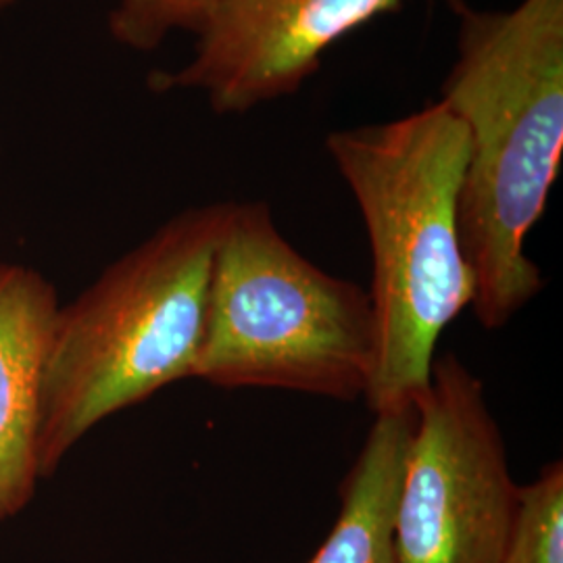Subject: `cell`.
Masks as SVG:
<instances>
[{
  "label": "cell",
  "mask_w": 563,
  "mask_h": 563,
  "mask_svg": "<svg viewBox=\"0 0 563 563\" xmlns=\"http://www.w3.org/2000/svg\"><path fill=\"white\" fill-rule=\"evenodd\" d=\"M376 365L367 290L309 262L262 201H230L192 378L363 399Z\"/></svg>",
  "instance_id": "4"
},
{
  "label": "cell",
  "mask_w": 563,
  "mask_h": 563,
  "mask_svg": "<svg viewBox=\"0 0 563 563\" xmlns=\"http://www.w3.org/2000/svg\"><path fill=\"white\" fill-rule=\"evenodd\" d=\"M220 0H115L109 13V32L115 41L151 53L174 32L201 34Z\"/></svg>",
  "instance_id": "10"
},
{
  "label": "cell",
  "mask_w": 563,
  "mask_h": 563,
  "mask_svg": "<svg viewBox=\"0 0 563 563\" xmlns=\"http://www.w3.org/2000/svg\"><path fill=\"white\" fill-rule=\"evenodd\" d=\"M416 409L374 413L362 451L339 484L332 530L307 563H397L395 518Z\"/></svg>",
  "instance_id": "8"
},
{
  "label": "cell",
  "mask_w": 563,
  "mask_h": 563,
  "mask_svg": "<svg viewBox=\"0 0 563 563\" xmlns=\"http://www.w3.org/2000/svg\"><path fill=\"white\" fill-rule=\"evenodd\" d=\"M501 563H563V465H544L523 484L520 511Z\"/></svg>",
  "instance_id": "9"
},
{
  "label": "cell",
  "mask_w": 563,
  "mask_h": 563,
  "mask_svg": "<svg viewBox=\"0 0 563 563\" xmlns=\"http://www.w3.org/2000/svg\"><path fill=\"white\" fill-rule=\"evenodd\" d=\"M402 0H220L178 71L155 74L159 92L195 90L220 115L290 97L325 53Z\"/></svg>",
  "instance_id": "6"
},
{
  "label": "cell",
  "mask_w": 563,
  "mask_h": 563,
  "mask_svg": "<svg viewBox=\"0 0 563 563\" xmlns=\"http://www.w3.org/2000/svg\"><path fill=\"white\" fill-rule=\"evenodd\" d=\"M11 2H15V0H0V9H4V7H9Z\"/></svg>",
  "instance_id": "11"
},
{
  "label": "cell",
  "mask_w": 563,
  "mask_h": 563,
  "mask_svg": "<svg viewBox=\"0 0 563 563\" xmlns=\"http://www.w3.org/2000/svg\"><path fill=\"white\" fill-rule=\"evenodd\" d=\"M59 307L41 272L0 263V520L20 514L41 481V384Z\"/></svg>",
  "instance_id": "7"
},
{
  "label": "cell",
  "mask_w": 563,
  "mask_h": 563,
  "mask_svg": "<svg viewBox=\"0 0 563 563\" xmlns=\"http://www.w3.org/2000/svg\"><path fill=\"white\" fill-rule=\"evenodd\" d=\"M413 409L395 518L397 563L504 562L522 486L483 380L455 353L437 355Z\"/></svg>",
  "instance_id": "5"
},
{
  "label": "cell",
  "mask_w": 563,
  "mask_h": 563,
  "mask_svg": "<svg viewBox=\"0 0 563 563\" xmlns=\"http://www.w3.org/2000/svg\"><path fill=\"white\" fill-rule=\"evenodd\" d=\"M228 202L186 209L59 307L44 365L41 478L102 420L192 378Z\"/></svg>",
  "instance_id": "3"
},
{
  "label": "cell",
  "mask_w": 563,
  "mask_h": 563,
  "mask_svg": "<svg viewBox=\"0 0 563 563\" xmlns=\"http://www.w3.org/2000/svg\"><path fill=\"white\" fill-rule=\"evenodd\" d=\"M451 4L460 25L441 101L467 136L460 239L474 316L497 330L544 288L526 239L562 167L563 0H522L509 11Z\"/></svg>",
  "instance_id": "1"
},
{
  "label": "cell",
  "mask_w": 563,
  "mask_h": 563,
  "mask_svg": "<svg viewBox=\"0 0 563 563\" xmlns=\"http://www.w3.org/2000/svg\"><path fill=\"white\" fill-rule=\"evenodd\" d=\"M325 151L360 207L376 318L372 413L411 407L444 328L474 301L457 205L467 136L441 99L384 123L334 130Z\"/></svg>",
  "instance_id": "2"
}]
</instances>
